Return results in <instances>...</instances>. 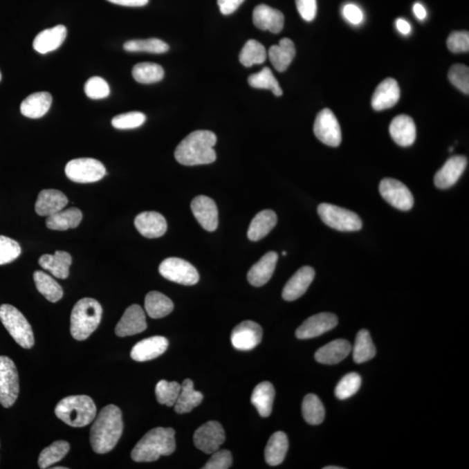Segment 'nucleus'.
Returning <instances> with one entry per match:
<instances>
[{
	"label": "nucleus",
	"instance_id": "1",
	"mask_svg": "<svg viewBox=\"0 0 469 469\" xmlns=\"http://www.w3.org/2000/svg\"><path fill=\"white\" fill-rule=\"evenodd\" d=\"M120 407L108 405L98 414L91 428V445L95 453L107 454L118 444L123 433Z\"/></svg>",
	"mask_w": 469,
	"mask_h": 469
},
{
	"label": "nucleus",
	"instance_id": "2",
	"mask_svg": "<svg viewBox=\"0 0 469 469\" xmlns=\"http://www.w3.org/2000/svg\"><path fill=\"white\" fill-rule=\"evenodd\" d=\"M216 142L217 136L212 131H193L176 147V160L186 166L212 164L217 159Z\"/></svg>",
	"mask_w": 469,
	"mask_h": 469
},
{
	"label": "nucleus",
	"instance_id": "3",
	"mask_svg": "<svg viewBox=\"0 0 469 469\" xmlns=\"http://www.w3.org/2000/svg\"><path fill=\"white\" fill-rule=\"evenodd\" d=\"M175 450V430L171 427H156L136 445L131 458L137 462L155 461L174 453Z\"/></svg>",
	"mask_w": 469,
	"mask_h": 469
},
{
	"label": "nucleus",
	"instance_id": "4",
	"mask_svg": "<svg viewBox=\"0 0 469 469\" xmlns=\"http://www.w3.org/2000/svg\"><path fill=\"white\" fill-rule=\"evenodd\" d=\"M103 309L97 300L86 297L75 304L71 315V334L77 341H84L96 331Z\"/></svg>",
	"mask_w": 469,
	"mask_h": 469
},
{
	"label": "nucleus",
	"instance_id": "5",
	"mask_svg": "<svg viewBox=\"0 0 469 469\" xmlns=\"http://www.w3.org/2000/svg\"><path fill=\"white\" fill-rule=\"evenodd\" d=\"M55 414L69 426L81 427L93 423L96 417L97 407L89 396H68L57 403Z\"/></svg>",
	"mask_w": 469,
	"mask_h": 469
},
{
	"label": "nucleus",
	"instance_id": "6",
	"mask_svg": "<svg viewBox=\"0 0 469 469\" xmlns=\"http://www.w3.org/2000/svg\"><path fill=\"white\" fill-rule=\"evenodd\" d=\"M0 321L19 346L24 349L33 348L34 335L32 326L18 309L10 304L0 306Z\"/></svg>",
	"mask_w": 469,
	"mask_h": 469
},
{
	"label": "nucleus",
	"instance_id": "7",
	"mask_svg": "<svg viewBox=\"0 0 469 469\" xmlns=\"http://www.w3.org/2000/svg\"><path fill=\"white\" fill-rule=\"evenodd\" d=\"M318 212L326 226L339 231H358L362 222L358 214L329 203H322Z\"/></svg>",
	"mask_w": 469,
	"mask_h": 469
},
{
	"label": "nucleus",
	"instance_id": "8",
	"mask_svg": "<svg viewBox=\"0 0 469 469\" xmlns=\"http://www.w3.org/2000/svg\"><path fill=\"white\" fill-rule=\"evenodd\" d=\"M67 178L75 183H90L100 181L107 175V169L97 159H73L66 166Z\"/></svg>",
	"mask_w": 469,
	"mask_h": 469
},
{
	"label": "nucleus",
	"instance_id": "9",
	"mask_svg": "<svg viewBox=\"0 0 469 469\" xmlns=\"http://www.w3.org/2000/svg\"><path fill=\"white\" fill-rule=\"evenodd\" d=\"M19 383L18 370L8 356H0V404L10 407L18 399Z\"/></svg>",
	"mask_w": 469,
	"mask_h": 469
},
{
	"label": "nucleus",
	"instance_id": "10",
	"mask_svg": "<svg viewBox=\"0 0 469 469\" xmlns=\"http://www.w3.org/2000/svg\"><path fill=\"white\" fill-rule=\"evenodd\" d=\"M159 273L165 279L187 286L195 285L199 281L196 268L189 261L178 257H169L163 261L159 266Z\"/></svg>",
	"mask_w": 469,
	"mask_h": 469
},
{
	"label": "nucleus",
	"instance_id": "11",
	"mask_svg": "<svg viewBox=\"0 0 469 469\" xmlns=\"http://www.w3.org/2000/svg\"><path fill=\"white\" fill-rule=\"evenodd\" d=\"M379 190L380 196L390 205L403 212L412 209L414 198L407 187L398 180L384 178L380 181Z\"/></svg>",
	"mask_w": 469,
	"mask_h": 469
},
{
	"label": "nucleus",
	"instance_id": "12",
	"mask_svg": "<svg viewBox=\"0 0 469 469\" xmlns=\"http://www.w3.org/2000/svg\"><path fill=\"white\" fill-rule=\"evenodd\" d=\"M314 134L326 145L338 147L341 144V127L338 118L329 109L319 112L315 120Z\"/></svg>",
	"mask_w": 469,
	"mask_h": 469
},
{
	"label": "nucleus",
	"instance_id": "13",
	"mask_svg": "<svg viewBox=\"0 0 469 469\" xmlns=\"http://www.w3.org/2000/svg\"><path fill=\"white\" fill-rule=\"evenodd\" d=\"M193 440L199 450L205 454H213L226 441V433L219 423L208 421L196 430Z\"/></svg>",
	"mask_w": 469,
	"mask_h": 469
},
{
	"label": "nucleus",
	"instance_id": "14",
	"mask_svg": "<svg viewBox=\"0 0 469 469\" xmlns=\"http://www.w3.org/2000/svg\"><path fill=\"white\" fill-rule=\"evenodd\" d=\"M263 338V329L257 322L244 321L234 328L231 333V343L234 349L248 351L259 344Z\"/></svg>",
	"mask_w": 469,
	"mask_h": 469
},
{
	"label": "nucleus",
	"instance_id": "15",
	"mask_svg": "<svg viewBox=\"0 0 469 469\" xmlns=\"http://www.w3.org/2000/svg\"><path fill=\"white\" fill-rule=\"evenodd\" d=\"M338 324V318L332 313H319L304 321L295 331L298 339H311L324 334L335 329Z\"/></svg>",
	"mask_w": 469,
	"mask_h": 469
},
{
	"label": "nucleus",
	"instance_id": "16",
	"mask_svg": "<svg viewBox=\"0 0 469 469\" xmlns=\"http://www.w3.org/2000/svg\"><path fill=\"white\" fill-rule=\"evenodd\" d=\"M194 217L207 231H215L219 226V210L214 200L206 196H199L192 202Z\"/></svg>",
	"mask_w": 469,
	"mask_h": 469
},
{
	"label": "nucleus",
	"instance_id": "17",
	"mask_svg": "<svg viewBox=\"0 0 469 469\" xmlns=\"http://www.w3.org/2000/svg\"><path fill=\"white\" fill-rule=\"evenodd\" d=\"M147 328V322L144 311L138 304H134L127 308L123 317L118 322L115 332L118 336H125L139 334Z\"/></svg>",
	"mask_w": 469,
	"mask_h": 469
},
{
	"label": "nucleus",
	"instance_id": "18",
	"mask_svg": "<svg viewBox=\"0 0 469 469\" xmlns=\"http://www.w3.org/2000/svg\"><path fill=\"white\" fill-rule=\"evenodd\" d=\"M468 165V159L464 156H452L445 163L434 176V185L437 188L446 190L455 185Z\"/></svg>",
	"mask_w": 469,
	"mask_h": 469
},
{
	"label": "nucleus",
	"instance_id": "19",
	"mask_svg": "<svg viewBox=\"0 0 469 469\" xmlns=\"http://www.w3.org/2000/svg\"><path fill=\"white\" fill-rule=\"evenodd\" d=\"M169 346L164 336H152L142 340L131 349V358L136 362H147L164 354Z\"/></svg>",
	"mask_w": 469,
	"mask_h": 469
},
{
	"label": "nucleus",
	"instance_id": "20",
	"mask_svg": "<svg viewBox=\"0 0 469 469\" xmlns=\"http://www.w3.org/2000/svg\"><path fill=\"white\" fill-rule=\"evenodd\" d=\"M139 233L147 239H158L167 230V222L160 213L145 212L138 214L134 221Z\"/></svg>",
	"mask_w": 469,
	"mask_h": 469
},
{
	"label": "nucleus",
	"instance_id": "21",
	"mask_svg": "<svg viewBox=\"0 0 469 469\" xmlns=\"http://www.w3.org/2000/svg\"><path fill=\"white\" fill-rule=\"evenodd\" d=\"M401 95L398 83L394 78H386L377 86L372 97V107L376 111H383L395 107Z\"/></svg>",
	"mask_w": 469,
	"mask_h": 469
},
{
	"label": "nucleus",
	"instance_id": "22",
	"mask_svg": "<svg viewBox=\"0 0 469 469\" xmlns=\"http://www.w3.org/2000/svg\"><path fill=\"white\" fill-rule=\"evenodd\" d=\"M314 278V268L309 266L301 268L285 285L283 291L284 300L291 302L300 298L307 291Z\"/></svg>",
	"mask_w": 469,
	"mask_h": 469
},
{
	"label": "nucleus",
	"instance_id": "23",
	"mask_svg": "<svg viewBox=\"0 0 469 469\" xmlns=\"http://www.w3.org/2000/svg\"><path fill=\"white\" fill-rule=\"evenodd\" d=\"M253 23L258 29L279 33L284 29V16L279 10L266 5H259L254 9Z\"/></svg>",
	"mask_w": 469,
	"mask_h": 469
},
{
	"label": "nucleus",
	"instance_id": "24",
	"mask_svg": "<svg viewBox=\"0 0 469 469\" xmlns=\"http://www.w3.org/2000/svg\"><path fill=\"white\" fill-rule=\"evenodd\" d=\"M389 134L397 145L407 147L412 145L416 138V124L407 115L397 116L389 125Z\"/></svg>",
	"mask_w": 469,
	"mask_h": 469
},
{
	"label": "nucleus",
	"instance_id": "25",
	"mask_svg": "<svg viewBox=\"0 0 469 469\" xmlns=\"http://www.w3.org/2000/svg\"><path fill=\"white\" fill-rule=\"evenodd\" d=\"M66 36L67 29L63 25L44 30L34 39L33 48L36 52L42 54L54 52L62 45Z\"/></svg>",
	"mask_w": 469,
	"mask_h": 469
},
{
	"label": "nucleus",
	"instance_id": "26",
	"mask_svg": "<svg viewBox=\"0 0 469 469\" xmlns=\"http://www.w3.org/2000/svg\"><path fill=\"white\" fill-rule=\"evenodd\" d=\"M278 255L274 251L265 254L248 272V281L255 287H261L270 280L276 268Z\"/></svg>",
	"mask_w": 469,
	"mask_h": 469
},
{
	"label": "nucleus",
	"instance_id": "27",
	"mask_svg": "<svg viewBox=\"0 0 469 469\" xmlns=\"http://www.w3.org/2000/svg\"><path fill=\"white\" fill-rule=\"evenodd\" d=\"M68 199L63 192L57 190H44L37 196L35 210L37 215L50 217L64 209Z\"/></svg>",
	"mask_w": 469,
	"mask_h": 469
},
{
	"label": "nucleus",
	"instance_id": "28",
	"mask_svg": "<svg viewBox=\"0 0 469 469\" xmlns=\"http://www.w3.org/2000/svg\"><path fill=\"white\" fill-rule=\"evenodd\" d=\"M351 350V344L347 340L338 339L319 349L315 358L322 365H338L349 355Z\"/></svg>",
	"mask_w": 469,
	"mask_h": 469
},
{
	"label": "nucleus",
	"instance_id": "29",
	"mask_svg": "<svg viewBox=\"0 0 469 469\" xmlns=\"http://www.w3.org/2000/svg\"><path fill=\"white\" fill-rule=\"evenodd\" d=\"M73 258L66 251H56L54 255H43L39 264L45 270H48L54 277L59 279H66L69 277L70 267Z\"/></svg>",
	"mask_w": 469,
	"mask_h": 469
},
{
	"label": "nucleus",
	"instance_id": "30",
	"mask_svg": "<svg viewBox=\"0 0 469 469\" xmlns=\"http://www.w3.org/2000/svg\"><path fill=\"white\" fill-rule=\"evenodd\" d=\"M53 103V97L49 93L42 91L30 94L20 105L22 115L29 118L44 117L50 110Z\"/></svg>",
	"mask_w": 469,
	"mask_h": 469
},
{
	"label": "nucleus",
	"instance_id": "31",
	"mask_svg": "<svg viewBox=\"0 0 469 469\" xmlns=\"http://www.w3.org/2000/svg\"><path fill=\"white\" fill-rule=\"evenodd\" d=\"M268 56L275 69L279 73L288 69L295 56V47L293 42L288 37L281 39L278 45L272 46Z\"/></svg>",
	"mask_w": 469,
	"mask_h": 469
},
{
	"label": "nucleus",
	"instance_id": "32",
	"mask_svg": "<svg viewBox=\"0 0 469 469\" xmlns=\"http://www.w3.org/2000/svg\"><path fill=\"white\" fill-rule=\"evenodd\" d=\"M277 214L271 210H265L257 213L251 221L248 230V239L252 242H257L270 232L277 226Z\"/></svg>",
	"mask_w": 469,
	"mask_h": 469
},
{
	"label": "nucleus",
	"instance_id": "33",
	"mask_svg": "<svg viewBox=\"0 0 469 469\" xmlns=\"http://www.w3.org/2000/svg\"><path fill=\"white\" fill-rule=\"evenodd\" d=\"M83 219V214L80 210L71 208L62 210L47 217L46 226L53 230H67L75 229L80 226Z\"/></svg>",
	"mask_w": 469,
	"mask_h": 469
},
{
	"label": "nucleus",
	"instance_id": "34",
	"mask_svg": "<svg viewBox=\"0 0 469 469\" xmlns=\"http://www.w3.org/2000/svg\"><path fill=\"white\" fill-rule=\"evenodd\" d=\"M203 399L201 392L194 389V383L190 379L183 380L179 396L175 403V411L178 414L189 413L200 405Z\"/></svg>",
	"mask_w": 469,
	"mask_h": 469
},
{
	"label": "nucleus",
	"instance_id": "35",
	"mask_svg": "<svg viewBox=\"0 0 469 469\" xmlns=\"http://www.w3.org/2000/svg\"><path fill=\"white\" fill-rule=\"evenodd\" d=\"M274 399V386L270 382H263L255 387L250 401L261 417H268L272 412Z\"/></svg>",
	"mask_w": 469,
	"mask_h": 469
},
{
	"label": "nucleus",
	"instance_id": "36",
	"mask_svg": "<svg viewBox=\"0 0 469 469\" xmlns=\"http://www.w3.org/2000/svg\"><path fill=\"white\" fill-rule=\"evenodd\" d=\"M288 448V441L286 434L278 431L268 439L265 448V460L268 465L278 466L284 461Z\"/></svg>",
	"mask_w": 469,
	"mask_h": 469
},
{
	"label": "nucleus",
	"instance_id": "37",
	"mask_svg": "<svg viewBox=\"0 0 469 469\" xmlns=\"http://www.w3.org/2000/svg\"><path fill=\"white\" fill-rule=\"evenodd\" d=\"M145 307L149 318L159 319L171 314L174 304L171 299L160 292L151 291L146 295Z\"/></svg>",
	"mask_w": 469,
	"mask_h": 469
},
{
	"label": "nucleus",
	"instance_id": "38",
	"mask_svg": "<svg viewBox=\"0 0 469 469\" xmlns=\"http://www.w3.org/2000/svg\"><path fill=\"white\" fill-rule=\"evenodd\" d=\"M37 291L45 297L47 300L57 302L63 297L64 291L62 287L53 279L52 277L44 271L37 270L33 274Z\"/></svg>",
	"mask_w": 469,
	"mask_h": 469
},
{
	"label": "nucleus",
	"instance_id": "39",
	"mask_svg": "<svg viewBox=\"0 0 469 469\" xmlns=\"http://www.w3.org/2000/svg\"><path fill=\"white\" fill-rule=\"evenodd\" d=\"M376 354V346L374 345L371 335L366 329H362L356 335L353 348V359L356 363H362L375 358Z\"/></svg>",
	"mask_w": 469,
	"mask_h": 469
},
{
	"label": "nucleus",
	"instance_id": "40",
	"mask_svg": "<svg viewBox=\"0 0 469 469\" xmlns=\"http://www.w3.org/2000/svg\"><path fill=\"white\" fill-rule=\"evenodd\" d=\"M132 76L140 84H154L165 77V71L161 66L155 63H140L132 69Z\"/></svg>",
	"mask_w": 469,
	"mask_h": 469
},
{
	"label": "nucleus",
	"instance_id": "41",
	"mask_svg": "<svg viewBox=\"0 0 469 469\" xmlns=\"http://www.w3.org/2000/svg\"><path fill=\"white\" fill-rule=\"evenodd\" d=\"M302 416L304 420L311 425H319L324 421L325 409L324 404L318 396L309 394L302 402Z\"/></svg>",
	"mask_w": 469,
	"mask_h": 469
},
{
	"label": "nucleus",
	"instance_id": "42",
	"mask_svg": "<svg viewBox=\"0 0 469 469\" xmlns=\"http://www.w3.org/2000/svg\"><path fill=\"white\" fill-rule=\"evenodd\" d=\"M266 59L267 52L265 47L255 39L248 40L239 55L240 63L246 67L263 64Z\"/></svg>",
	"mask_w": 469,
	"mask_h": 469
},
{
	"label": "nucleus",
	"instance_id": "43",
	"mask_svg": "<svg viewBox=\"0 0 469 469\" xmlns=\"http://www.w3.org/2000/svg\"><path fill=\"white\" fill-rule=\"evenodd\" d=\"M248 83L251 87L257 89L270 90L275 96L280 97L283 95L279 83L268 67H264L259 73L250 75L248 77Z\"/></svg>",
	"mask_w": 469,
	"mask_h": 469
},
{
	"label": "nucleus",
	"instance_id": "44",
	"mask_svg": "<svg viewBox=\"0 0 469 469\" xmlns=\"http://www.w3.org/2000/svg\"><path fill=\"white\" fill-rule=\"evenodd\" d=\"M70 450V444L66 441H57L42 452L39 457L40 468H48L66 457Z\"/></svg>",
	"mask_w": 469,
	"mask_h": 469
},
{
	"label": "nucleus",
	"instance_id": "45",
	"mask_svg": "<svg viewBox=\"0 0 469 469\" xmlns=\"http://www.w3.org/2000/svg\"><path fill=\"white\" fill-rule=\"evenodd\" d=\"M169 46L161 39H136L125 43L124 49L127 52L161 54L168 52Z\"/></svg>",
	"mask_w": 469,
	"mask_h": 469
},
{
	"label": "nucleus",
	"instance_id": "46",
	"mask_svg": "<svg viewBox=\"0 0 469 469\" xmlns=\"http://www.w3.org/2000/svg\"><path fill=\"white\" fill-rule=\"evenodd\" d=\"M180 390H181V385L178 383L162 380L156 386V400L163 405L174 406Z\"/></svg>",
	"mask_w": 469,
	"mask_h": 469
},
{
	"label": "nucleus",
	"instance_id": "47",
	"mask_svg": "<svg viewBox=\"0 0 469 469\" xmlns=\"http://www.w3.org/2000/svg\"><path fill=\"white\" fill-rule=\"evenodd\" d=\"M362 385V378L358 373H349L342 377L335 387V396L340 400H346L354 396Z\"/></svg>",
	"mask_w": 469,
	"mask_h": 469
},
{
	"label": "nucleus",
	"instance_id": "48",
	"mask_svg": "<svg viewBox=\"0 0 469 469\" xmlns=\"http://www.w3.org/2000/svg\"><path fill=\"white\" fill-rule=\"evenodd\" d=\"M145 120V115L142 112L131 111L116 116L112 118L111 125L118 130H131L142 127Z\"/></svg>",
	"mask_w": 469,
	"mask_h": 469
},
{
	"label": "nucleus",
	"instance_id": "49",
	"mask_svg": "<svg viewBox=\"0 0 469 469\" xmlns=\"http://www.w3.org/2000/svg\"><path fill=\"white\" fill-rule=\"evenodd\" d=\"M21 254V247L15 240L0 236V265L8 264L17 259Z\"/></svg>",
	"mask_w": 469,
	"mask_h": 469
},
{
	"label": "nucleus",
	"instance_id": "50",
	"mask_svg": "<svg viewBox=\"0 0 469 469\" xmlns=\"http://www.w3.org/2000/svg\"><path fill=\"white\" fill-rule=\"evenodd\" d=\"M448 78L457 89L465 94L469 93V69L461 64H454L448 71Z\"/></svg>",
	"mask_w": 469,
	"mask_h": 469
},
{
	"label": "nucleus",
	"instance_id": "51",
	"mask_svg": "<svg viewBox=\"0 0 469 469\" xmlns=\"http://www.w3.org/2000/svg\"><path fill=\"white\" fill-rule=\"evenodd\" d=\"M84 93L91 100H103L110 95V86L107 81L100 77H93L87 80Z\"/></svg>",
	"mask_w": 469,
	"mask_h": 469
},
{
	"label": "nucleus",
	"instance_id": "52",
	"mask_svg": "<svg viewBox=\"0 0 469 469\" xmlns=\"http://www.w3.org/2000/svg\"><path fill=\"white\" fill-rule=\"evenodd\" d=\"M447 46L452 53H468L469 50L468 32L462 30V32L452 33L447 40Z\"/></svg>",
	"mask_w": 469,
	"mask_h": 469
},
{
	"label": "nucleus",
	"instance_id": "53",
	"mask_svg": "<svg viewBox=\"0 0 469 469\" xmlns=\"http://www.w3.org/2000/svg\"><path fill=\"white\" fill-rule=\"evenodd\" d=\"M232 465V454L230 451L217 450L205 464L203 469H227Z\"/></svg>",
	"mask_w": 469,
	"mask_h": 469
},
{
	"label": "nucleus",
	"instance_id": "54",
	"mask_svg": "<svg viewBox=\"0 0 469 469\" xmlns=\"http://www.w3.org/2000/svg\"><path fill=\"white\" fill-rule=\"evenodd\" d=\"M299 15L305 21L314 20L318 12L317 0H295Z\"/></svg>",
	"mask_w": 469,
	"mask_h": 469
},
{
	"label": "nucleus",
	"instance_id": "55",
	"mask_svg": "<svg viewBox=\"0 0 469 469\" xmlns=\"http://www.w3.org/2000/svg\"><path fill=\"white\" fill-rule=\"evenodd\" d=\"M343 15L349 22L353 25H359L362 23L363 19V15L362 10L353 4H348L343 8Z\"/></svg>",
	"mask_w": 469,
	"mask_h": 469
},
{
	"label": "nucleus",
	"instance_id": "56",
	"mask_svg": "<svg viewBox=\"0 0 469 469\" xmlns=\"http://www.w3.org/2000/svg\"><path fill=\"white\" fill-rule=\"evenodd\" d=\"M243 1L244 0H217V5L223 15H230L236 12Z\"/></svg>",
	"mask_w": 469,
	"mask_h": 469
},
{
	"label": "nucleus",
	"instance_id": "57",
	"mask_svg": "<svg viewBox=\"0 0 469 469\" xmlns=\"http://www.w3.org/2000/svg\"><path fill=\"white\" fill-rule=\"evenodd\" d=\"M112 4L130 6V8H141L148 4L149 0H107Z\"/></svg>",
	"mask_w": 469,
	"mask_h": 469
},
{
	"label": "nucleus",
	"instance_id": "58",
	"mask_svg": "<svg viewBox=\"0 0 469 469\" xmlns=\"http://www.w3.org/2000/svg\"><path fill=\"white\" fill-rule=\"evenodd\" d=\"M396 27L397 29H398L399 32L401 33L404 34V35H407V34H409L411 30V26L410 25V23L406 21L405 19H397Z\"/></svg>",
	"mask_w": 469,
	"mask_h": 469
},
{
	"label": "nucleus",
	"instance_id": "59",
	"mask_svg": "<svg viewBox=\"0 0 469 469\" xmlns=\"http://www.w3.org/2000/svg\"><path fill=\"white\" fill-rule=\"evenodd\" d=\"M413 10L414 15H416L417 17V19L423 20L425 18H426V10H425L424 6H421L420 3H416V4H414Z\"/></svg>",
	"mask_w": 469,
	"mask_h": 469
},
{
	"label": "nucleus",
	"instance_id": "60",
	"mask_svg": "<svg viewBox=\"0 0 469 469\" xmlns=\"http://www.w3.org/2000/svg\"><path fill=\"white\" fill-rule=\"evenodd\" d=\"M342 467H335V466H328V467L324 468V469H342Z\"/></svg>",
	"mask_w": 469,
	"mask_h": 469
},
{
	"label": "nucleus",
	"instance_id": "61",
	"mask_svg": "<svg viewBox=\"0 0 469 469\" xmlns=\"http://www.w3.org/2000/svg\"><path fill=\"white\" fill-rule=\"evenodd\" d=\"M55 468V469H67V468H66V467H62V468L57 467V468Z\"/></svg>",
	"mask_w": 469,
	"mask_h": 469
},
{
	"label": "nucleus",
	"instance_id": "62",
	"mask_svg": "<svg viewBox=\"0 0 469 469\" xmlns=\"http://www.w3.org/2000/svg\"><path fill=\"white\" fill-rule=\"evenodd\" d=\"M283 255H284V256H286L287 253L285 252V251H284Z\"/></svg>",
	"mask_w": 469,
	"mask_h": 469
},
{
	"label": "nucleus",
	"instance_id": "63",
	"mask_svg": "<svg viewBox=\"0 0 469 469\" xmlns=\"http://www.w3.org/2000/svg\"><path fill=\"white\" fill-rule=\"evenodd\" d=\"M0 81H1V73H0Z\"/></svg>",
	"mask_w": 469,
	"mask_h": 469
}]
</instances>
